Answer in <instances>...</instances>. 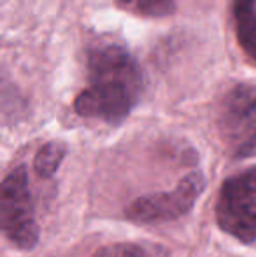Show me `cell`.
<instances>
[{
    "instance_id": "cell-1",
    "label": "cell",
    "mask_w": 256,
    "mask_h": 257,
    "mask_svg": "<svg viewBox=\"0 0 256 257\" xmlns=\"http://www.w3.org/2000/svg\"><path fill=\"white\" fill-rule=\"evenodd\" d=\"M90 84L74 100L81 117L121 124L144 91V75L127 46L104 39L88 49Z\"/></svg>"
},
{
    "instance_id": "cell-2",
    "label": "cell",
    "mask_w": 256,
    "mask_h": 257,
    "mask_svg": "<svg viewBox=\"0 0 256 257\" xmlns=\"http://www.w3.org/2000/svg\"><path fill=\"white\" fill-rule=\"evenodd\" d=\"M0 233L21 250H32L39 241L41 231L25 165L11 170L0 182Z\"/></svg>"
},
{
    "instance_id": "cell-3",
    "label": "cell",
    "mask_w": 256,
    "mask_h": 257,
    "mask_svg": "<svg viewBox=\"0 0 256 257\" xmlns=\"http://www.w3.org/2000/svg\"><path fill=\"white\" fill-rule=\"evenodd\" d=\"M216 128L226 153L235 159L256 156V86L235 84L221 98Z\"/></svg>"
},
{
    "instance_id": "cell-4",
    "label": "cell",
    "mask_w": 256,
    "mask_h": 257,
    "mask_svg": "<svg viewBox=\"0 0 256 257\" xmlns=\"http://www.w3.org/2000/svg\"><path fill=\"white\" fill-rule=\"evenodd\" d=\"M216 220L240 243L256 240V166L226 179L216 203Z\"/></svg>"
},
{
    "instance_id": "cell-5",
    "label": "cell",
    "mask_w": 256,
    "mask_h": 257,
    "mask_svg": "<svg viewBox=\"0 0 256 257\" xmlns=\"http://www.w3.org/2000/svg\"><path fill=\"white\" fill-rule=\"evenodd\" d=\"M205 187L204 175L192 172L183 177L176 189L140 196L127 206V217L137 224H163L186 215Z\"/></svg>"
},
{
    "instance_id": "cell-6",
    "label": "cell",
    "mask_w": 256,
    "mask_h": 257,
    "mask_svg": "<svg viewBox=\"0 0 256 257\" xmlns=\"http://www.w3.org/2000/svg\"><path fill=\"white\" fill-rule=\"evenodd\" d=\"M233 18L240 48L256 65V0H233Z\"/></svg>"
},
{
    "instance_id": "cell-7",
    "label": "cell",
    "mask_w": 256,
    "mask_h": 257,
    "mask_svg": "<svg viewBox=\"0 0 256 257\" xmlns=\"http://www.w3.org/2000/svg\"><path fill=\"white\" fill-rule=\"evenodd\" d=\"M65 154H67V146L63 142H48L39 149L34 159V168L41 179H49L56 173V170L62 165Z\"/></svg>"
},
{
    "instance_id": "cell-8",
    "label": "cell",
    "mask_w": 256,
    "mask_h": 257,
    "mask_svg": "<svg viewBox=\"0 0 256 257\" xmlns=\"http://www.w3.org/2000/svg\"><path fill=\"white\" fill-rule=\"evenodd\" d=\"M90 257H146V252L133 243H113L97 248Z\"/></svg>"
}]
</instances>
